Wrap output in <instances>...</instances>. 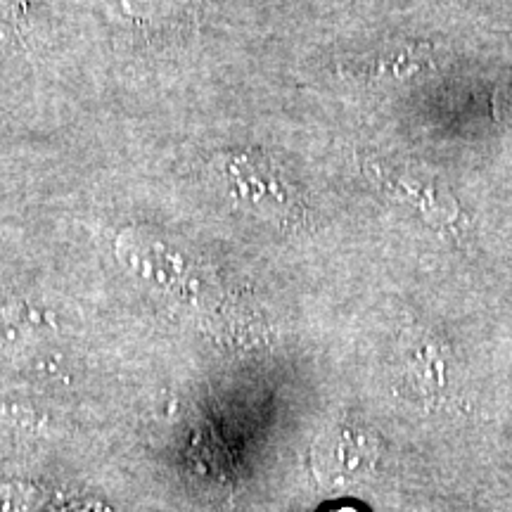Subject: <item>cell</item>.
<instances>
[{
	"label": "cell",
	"mask_w": 512,
	"mask_h": 512,
	"mask_svg": "<svg viewBox=\"0 0 512 512\" xmlns=\"http://www.w3.org/2000/svg\"><path fill=\"white\" fill-rule=\"evenodd\" d=\"M373 439L368 434L356 430H342L325 441L320 451V465L328 470L335 482L356 477L358 472L366 470L373 463Z\"/></svg>",
	"instance_id": "2"
},
{
	"label": "cell",
	"mask_w": 512,
	"mask_h": 512,
	"mask_svg": "<svg viewBox=\"0 0 512 512\" xmlns=\"http://www.w3.org/2000/svg\"><path fill=\"white\" fill-rule=\"evenodd\" d=\"M221 171L228 178V185L235 195L256 211H273V214L292 211V202L285 195L280 178L271 174L266 164L252 162L247 157H235L228 159Z\"/></svg>",
	"instance_id": "1"
}]
</instances>
